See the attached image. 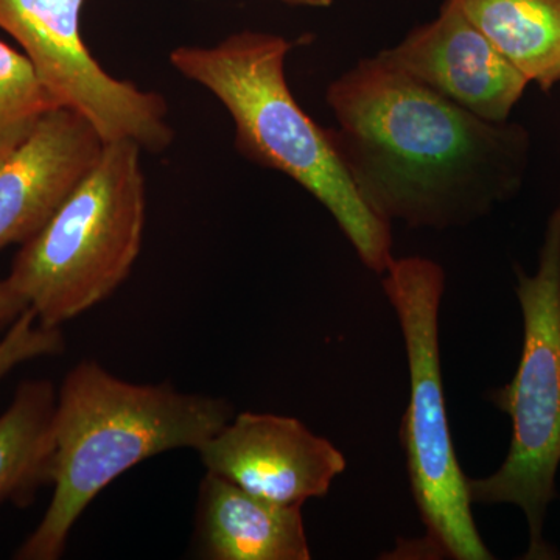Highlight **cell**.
<instances>
[{
	"label": "cell",
	"mask_w": 560,
	"mask_h": 560,
	"mask_svg": "<svg viewBox=\"0 0 560 560\" xmlns=\"http://www.w3.org/2000/svg\"><path fill=\"white\" fill-rule=\"evenodd\" d=\"M378 55L431 91L493 124L510 119L529 84L455 0H444L433 21Z\"/></svg>",
	"instance_id": "9c48e42d"
},
{
	"label": "cell",
	"mask_w": 560,
	"mask_h": 560,
	"mask_svg": "<svg viewBox=\"0 0 560 560\" xmlns=\"http://www.w3.org/2000/svg\"><path fill=\"white\" fill-rule=\"evenodd\" d=\"M55 405L49 381H27L0 415V504L25 506L49 485Z\"/></svg>",
	"instance_id": "4fadbf2b"
},
{
	"label": "cell",
	"mask_w": 560,
	"mask_h": 560,
	"mask_svg": "<svg viewBox=\"0 0 560 560\" xmlns=\"http://www.w3.org/2000/svg\"><path fill=\"white\" fill-rule=\"evenodd\" d=\"M86 0H0V28L24 50L58 105L80 113L105 142L131 140L161 153L172 145L167 102L154 91L109 75L80 32Z\"/></svg>",
	"instance_id": "52a82bcc"
},
{
	"label": "cell",
	"mask_w": 560,
	"mask_h": 560,
	"mask_svg": "<svg viewBox=\"0 0 560 560\" xmlns=\"http://www.w3.org/2000/svg\"><path fill=\"white\" fill-rule=\"evenodd\" d=\"M198 540L212 560H308L301 506L254 495L206 474L200 486Z\"/></svg>",
	"instance_id": "8fae6325"
},
{
	"label": "cell",
	"mask_w": 560,
	"mask_h": 560,
	"mask_svg": "<svg viewBox=\"0 0 560 560\" xmlns=\"http://www.w3.org/2000/svg\"><path fill=\"white\" fill-rule=\"evenodd\" d=\"M105 139L86 117L57 106L0 162V250L24 245L101 158Z\"/></svg>",
	"instance_id": "30bf717a"
},
{
	"label": "cell",
	"mask_w": 560,
	"mask_h": 560,
	"mask_svg": "<svg viewBox=\"0 0 560 560\" xmlns=\"http://www.w3.org/2000/svg\"><path fill=\"white\" fill-rule=\"evenodd\" d=\"M293 47L283 36L243 31L212 47H178L171 62L230 113L238 153L296 180L329 210L360 260L383 275L394 260L390 223L360 197L330 128L316 124L294 98L285 75Z\"/></svg>",
	"instance_id": "3957f363"
},
{
	"label": "cell",
	"mask_w": 560,
	"mask_h": 560,
	"mask_svg": "<svg viewBox=\"0 0 560 560\" xmlns=\"http://www.w3.org/2000/svg\"><path fill=\"white\" fill-rule=\"evenodd\" d=\"M27 301L11 285L9 279L0 280V330L9 329L20 316L28 311Z\"/></svg>",
	"instance_id": "2e32d148"
},
{
	"label": "cell",
	"mask_w": 560,
	"mask_h": 560,
	"mask_svg": "<svg viewBox=\"0 0 560 560\" xmlns=\"http://www.w3.org/2000/svg\"><path fill=\"white\" fill-rule=\"evenodd\" d=\"M62 350L65 337L61 329L43 326L28 308L0 338V378L25 361L60 355Z\"/></svg>",
	"instance_id": "9a60e30c"
},
{
	"label": "cell",
	"mask_w": 560,
	"mask_h": 560,
	"mask_svg": "<svg viewBox=\"0 0 560 560\" xmlns=\"http://www.w3.org/2000/svg\"><path fill=\"white\" fill-rule=\"evenodd\" d=\"M140 151L131 140L106 142L68 200L18 250L7 279L43 326L60 329L130 276L147 220Z\"/></svg>",
	"instance_id": "277c9868"
},
{
	"label": "cell",
	"mask_w": 560,
	"mask_h": 560,
	"mask_svg": "<svg viewBox=\"0 0 560 560\" xmlns=\"http://www.w3.org/2000/svg\"><path fill=\"white\" fill-rule=\"evenodd\" d=\"M232 419L226 400L180 393L171 383L121 381L81 361L57 393L49 508L14 558L60 559L70 530L102 490L162 453L194 448Z\"/></svg>",
	"instance_id": "7a4b0ae2"
},
{
	"label": "cell",
	"mask_w": 560,
	"mask_h": 560,
	"mask_svg": "<svg viewBox=\"0 0 560 560\" xmlns=\"http://www.w3.org/2000/svg\"><path fill=\"white\" fill-rule=\"evenodd\" d=\"M279 2L289 3V5L312 7V9H327L334 3V0H279Z\"/></svg>",
	"instance_id": "e0dca14e"
},
{
	"label": "cell",
	"mask_w": 560,
	"mask_h": 560,
	"mask_svg": "<svg viewBox=\"0 0 560 560\" xmlns=\"http://www.w3.org/2000/svg\"><path fill=\"white\" fill-rule=\"evenodd\" d=\"M326 102L338 156L360 197L389 223L466 226L525 180V127L480 119L378 54L331 81Z\"/></svg>",
	"instance_id": "6da1fadb"
},
{
	"label": "cell",
	"mask_w": 560,
	"mask_h": 560,
	"mask_svg": "<svg viewBox=\"0 0 560 560\" xmlns=\"http://www.w3.org/2000/svg\"><path fill=\"white\" fill-rule=\"evenodd\" d=\"M383 289L399 316L410 370V404L401 420L412 497L425 536L415 544L422 558L488 560L471 514V500L445 411L440 353V307L444 270L423 257L390 261Z\"/></svg>",
	"instance_id": "5b68a950"
},
{
	"label": "cell",
	"mask_w": 560,
	"mask_h": 560,
	"mask_svg": "<svg viewBox=\"0 0 560 560\" xmlns=\"http://www.w3.org/2000/svg\"><path fill=\"white\" fill-rule=\"evenodd\" d=\"M455 2L529 83L544 92L560 83V0Z\"/></svg>",
	"instance_id": "7c38bea8"
},
{
	"label": "cell",
	"mask_w": 560,
	"mask_h": 560,
	"mask_svg": "<svg viewBox=\"0 0 560 560\" xmlns=\"http://www.w3.org/2000/svg\"><path fill=\"white\" fill-rule=\"evenodd\" d=\"M57 106L27 57L0 40V162Z\"/></svg>",
	"instance_id": "5bb4252c"
},
{
	"label": "cell",
	"mask_w": 560,
	"mask_h": 560,
	"mask_svg": "<svg viewBox=\"0 0 560 560\" xmlns=\"http://www.w3.org/2000/svg\"><path fill=\"white\" fill-rule=\"evenodd\" d=\"M197 452L209 474L296 506L326 495L346 469L345 456L330 441L285 416L242 412Z\"/></svg>",
	"instance_id": "ba28073f"
},
{
	"label": "cell",
	"mask_w": 560,
	"mask_h": 560,
	"mask_svg": "<svg viewBox=\"0 0 560 560\" xmlns=\"http://www.w3.org/2000/svg\"><path fill=\"white\" fill-rule=\"evenodd\" d=\"M523 350L514 378L490 400L512 420L506 460L495 474L467 480L471 504H515L525 512L529 548L525 559H555L544 540L545 514L556 499L560 464V198L540 250L539 271L517 270Z\"/></svg>",
	"instance_id": "8992f818"
}]
</instances>
